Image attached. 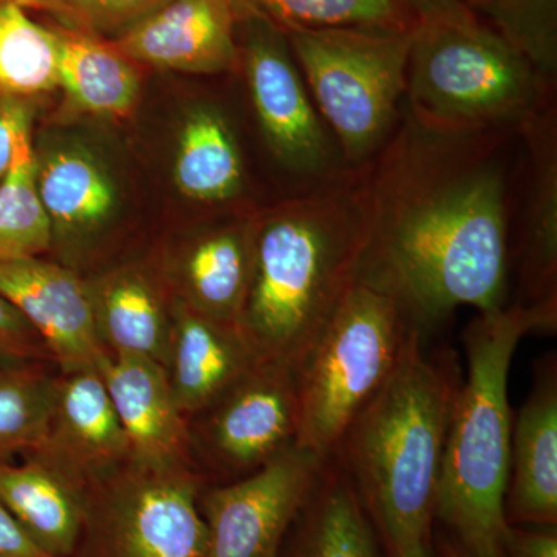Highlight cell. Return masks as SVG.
<instances>
[{"instance_id": "obj_13", "label": "cell", "mask_w": 557, "mask_h": 557, "mask_svg": "<svg viewBox=\"0 0 557 557\" xmlns=\"http://www.w3.org/2000/svg\"><path fill=\"white\" fill-rule=\"evenodd\" d=\"M0 296L39 333L60 372L98 368L102 350L86 277L61 262L0 259Z\"/></svg>"}, {"instance_id": "obj_37", "label": "cell", "mask_w": 557, "mask_h": 557, "mask_svg": "<svg viewBox=\"0 0 557 557\" xmlns=\"http://www.w3.org/2000/svg\"><path fill=\"white\" fill-rule=\"evenodd\" d=\"M440 557H504L498 553V555H478V553L469 552V549L461 547L457 541H454L453 537L445 539L440 545L438 548Z\"/></svg>"}, {"instance_id": "obj_4", "label": "cell", "mask_w": 557, "mask_h": 557, "mask_svg": "<svg viewBox=\"0 0 557 557\" xmlns=\"http://www.w3.org/2000/svg\"><path fill=\"white\" fill-rule=\"evenodd\" d=\"M557 314L507 304L479 313L463 333L467 380H461L443 457L435 520L478 555H498L508 523L504 515L512 412L508 376L528 333L555 332Z\"/></svg>"}, {"instance_id": "obj_31", "label": "cell", "mask_w": 557, "mask_h": 557, "mask_svg": "<svg viewBox=\"0 0 557 557\" xmlns=\"http://www.w3.org/2000/svg\"><path fill=\"white\" fill-rule=\"evenodd\" d=\"M25 10L49 14L62 30L120 38L168 0H14Z\"/></svg>"}, {"instance_id": "obj_20", "label": "cell", "mask_w": 557, "mask_h": 557, "mask_svg": "<svg viewBox=\"0 0 557 557\" xmlns=\"http://www.w3.org/2000/svg\"><path fill=\"white\" fill-rule=\"evenodd\" d=\"M86 284L102 350L152 359L166 369L174 298L157 270L126 263Z\"/></svg>"}, {"instance_id": "obj_35", "label": "cell", "mask_w": 557, "mask_h": 557, "mask_svg": "<svg viewBox=\"0 0 557 557\" xmlns=\"http://www.w3.org/2000/svg\"><path fill=\"white\" fill-rule=\"evenodd\" d=\"M0 557H47L0 504Z\"/></svg>"}, {"instance_id": "obj_6", "label": "cell", "mask_w": 557, "mask_h": 557, "mask_svg": "<svg viewBox=\"0 0 557 557\" xmlns=\"http://www.w3.org/2000/svg\"><path fill=\"white\" fill-rule=\"evenodd\" d=\"M412 324L394 295L355 281L296 369V445L332 456L348 423L391 375Z\"/></svg>"}, {"instance_id": "obj_15", "label": "cell", "mask_w": 557, "mask_h": 557, "mask_svg": "<svg viewBox=\"0 0 557 557\" xmlns=\"http://www.w3.org/2000/svg\"><path fill=\"white\" fill-rule=\"evenodd\" d=\"M527 153V200L518 244L515 304L557 314L556 95L518 127Z\"/></svg>"}, {"instance_id": "obj_22", "label": "cell", "mask_w": 557, "mask_h": 557, "mask_svg": "<svg viewBox=\"0 0 557 557\" xmlns=\"http://www.w3.org/2000/svg\"><path fill=\"white\" fill-rule=\"evenodd\" d=\"M0 504L47 557H73L86 493L33 458L0 461Z\"/></svg>"}, {"instance_id": "obj_23", "label": "cell", "mask_w": 557, "mask_h": 557, "mask_svg": "<svg viewBox=\"0 0 557 557\" xmlns=\"http://www.w3.org/2000/svg\"><path fill=\"white\" fill-rule=\"evenodd\" d=\"M174 180L180 194L201 207L231 208L244 203V153L230 116L218 106H197L183 120Z\"/></svg>"}, {"instance_id": "obj_17", "label": "cell", "mask_w": 557, "mask_h": 557, "mask_svg": "<svg viewBox=\"0 0 557 557\" xmlns=\"http://www.w3.org/2000/svg\"><path fill=\"white\" fill-rule=\"evenodd\" d=\"M98 370L129 443L132 460L157 468H196L188 420L180 412L166 369L152 359L104 351Z\"/></svg>"}, {"instance_id": "obj_18", "label": "cell", "mask_w": 557, "mask_h": 557, "mask_svg": "<svg viewBox=\"0 0 557 557\" xmlns=\"http://www.w3.org/2000/svg\"><path fill=\"white\" fill-rule=\"evenodd\" d=\"M255 219L239 215L185 242L161 270L172 298L205 317L237 324L251 278Z\"/></svg>"}, {"instance_id": "obj_2", "label": "cell", "mask_w": 557, "mask_h": 557, "mask_svg": "<svg viewBox=\"0 0 557 557\" xmlns=\"http://www.w3.org/2000/svg\"><path fill=\"white\" fill-rule=\"evenodd\" d=\"M368 164L256 215L237 325L260 361L298 369L357 281L370 228Z\"/></svg>"}, {"instance_id": "obj_9", "label": "cell", "mask_w": 557, "mask_h": 557, "mask_svg": "<svg viewBox=\"0 0 557 557\" xmlns=\"http://www.w3.org/2000/svg\"><path fill=\"white\" fill-rule=\"evenodd\" d=\"M239 65L263 143L299 193L348 170L327 124L311 100L287 35L259 17H239Z\"/></svg>"}, {"instance_id": "obj_28", "label": "cell", "mask_w": 557, "mask_h": 557, "mask_svg": "<svg viewBox=\"0 0 557 557\" xmlns=\"http://www.w3.org/2000/svg\"><path fill=\"white\" fill-rule=\"evenodd\" d=\"M53 248V228L36 182L32 129L22 132L0 182V259L38 258Z\"/></svg>"}, {"instance_id": "obj_19", "label": "cell", "mask_w": 557, "mask_h": 557, "mask_svg": "<svg viewBox=\"0 0 557 557\" xmlns=\"http://www.w3.org/2000/svg\"><path fill=\"white\" fill-rule=\"evenodd\" d=\"M35 152L36 182L53 228V248L64 258L61 263L76 270L115 215V183L101 161L79 146Z\"/></svg>"}, {"instance_id": "obj_29", "label": "cell", "mask_w": 557, "mask_h": 557, "mask_svg": "<svg viewBox=\"0 0 557 557\" xmlns=\"http://www.w3.org/2000/svg\"><path fill=\"white\" fill-rule=\"evenodd\" d=\"M58 369L49 362L0 366V461L38 448L49 426Z\"/></svg>"}, {"instance_id": "obj_34", "label": "cell", "mask_w": 557, "mask_h": 557, "mask_svg": "<svg viewBox=\"0 0 557 557\" xmlns=\"http://www.w3.org/2000/svg\"><path fill=\"white\" fill-rule=\"evenodd\" d=\"M500 555L504 557H557L556 527L545 530H525L508 525Z\"/></svg>"}, {"instance_id": "obj_21", "label": "cell", "mask_w": 557, "mask_h": 557, "mask_svg": "<svg viewBox=\"0 0 557 557\" xmlns=\"http://www.w3.org/2000/svg\"><path fill=\"white\" fill-rule=\"evenodd\" d=\"M166 373L180 412L196 417L260 361L239 325L174 299Z\"/></svg>"}, {"instance_id": "obj_11", "label": "cell", "mask_w": 557, "mask_h": 557, "mask_svg": "<svg viewBox=\"0 0 557 557\" xmlns=\"http://www.w3.org/2000/svg\"><path fill=\"white\" fill-rule=\"evenodd\" d=\"M327 458L293 445L245 478L205 486L199 502L208 530L203 557H278Z\"/></svg>"}, {"instance_id": "obj_39", "label": "cell", "mask_w": 557, "mask_h": 557, "mask_svg": "<svg viewBox=\"0 0 557 557\" xmlns=\"http://www.w3.org/2000/svg\"><path fill=\"white\" fill-rule=\"evenodd\" d=\"M431 557H440V556H435V553H434V555H432Z\"/></svg>"}, {"instance_id": "obj_16", "label": "cell", "mask_w": 557, "mask_h": 557, "mask_svg": "<svg viewBox=\"0 0 557 557\" xmlns=\"http://www.w3.org/2000/svg\"><path fill=\"white\" fill-rule=\"evenodd\" d=\"M504 515L508 525L557 523V358L537 359L530 394L512 420Z\"/></svg>"}, {"instance_id": "obj_12", "label": "cell", "mask_w": 557, "mask_h": 557, "mask_svg": "<svg viewBox=\"0 0 557 557\" xmlns=\"http://www.w3.org/2000/svg\"><path fill=\"white\" fill-rule=\"evenodd\" d=\"M25 457L84 493L129 463V443L98 368L58 370L49 426L38 448Z\"/></svg>"}, {"instance_id": "obj_32", "label": "cell", "mask_w": 557, "mask_h": 557, "mask_svg": "<svg viewBox=\"0 0 557 557\" xmlns=\"http://www.w3.org/2000/svg\"><path fill=\"white\" fill-rule=\"evenodd\" d=\"M54 364L49 347L10 300L0 296V366Z\"/></svg>"}, {"instance_id": "obj_1", "label": "cell", "mask_w": 557, "mask_h": 557, "mask_svg": "<svg viewBox=\"0 0 557 557\" xmlns=\"http://www.w3.org/2000/svg\"><path fill=\"white\" fill-rule=\"evenodd\" d=\"M426 126L403 106L368 164L370 228L358 277L424 330L461 306H507L508 135Z\"/></svg>"}, {"instance_id": "obj_5", "label": "cell", "mask_w": 557, "mask_h": 557, "mask_svg": "<svg viewBox=\"0 0 557 557\" xmlns=\"http://www.w3.org/2000/svg\"><path fill=\"white\" fill-rule=\"evenodd\" d=\"M556 95V81L465 3L418 17L410 32L405 109L435 129L516 131Z\"/></svg>"}, {"instance_id": "obj_3", "label": "cell", "mask_w": 557, "mask_h": 557, "mask_svg": "<svg viewBox=\"0 0 557 557\" xmlns=\"http://www.w3.org/2000/svg\"><path fill=\"white\" fill-rule=\"evenodd\" d=\"M413 322L383 386L348 423L332 456L354 483L391 557H431L450 413L461 384L456 355L429 350Z\"/></svg>"}, {"instance_id": "obj_14", "label": "cell", "mask_w": 557, "mask_h": 557, "mask_svg": "<svg viewBox=\"0 0 557 557\" xmlns=\"http://www.w3.org/2000/svg\"><path fill=\"white\" fill-rule=\"evenodd\" d=\"M112 46L127 60L190 75L239 67L237 16L231 0H168Z\"/></svg>"}, {"instance_id": "obj_27", "label": "cell", "mask_w": 557, "mask_h": 557, "mask_svg": "<svg viewBox=\"0 0 557 557\" xmlns=\"http://www.w3.org/2000/svg\"><path fill=\"white\" fill-rule=\"evenodd\" d=\"M60 33L42 27L16 2L0 5V94L22 100L60 87Z\"/></svg>"}, {"instance_id": "obj_10", "label": "cell", "mask_w": 557, "mask_h": 557, "mask_svg": "<svg viewBox=\"0 0 557 557\" xmlns=\"http://www.w3.org/2000/svg\"><path fill=\"white\" fill-rule=\"evenodd\" d=\"M188 424L194 465L207 485L258 471L298 443L296 369L256 362Z\"/></svg>"}, {"instance_id": "obj_25", "label": "cell", "mask_w": 557, "mask_h": 557, "mask_svg": "<svg viewBox=\"0 0 557 557\" xmlns=\"http://www.w3.org/2000/svg\"><path fill=\"white\" fill-rule=\"evenodd\" d=\"M60 87L76 109L91 115L124 116L137 104V70L121 51L95 36L60 30Z\"/></svg>"}, {"instance_id": "obj_38", "label": "cell", "mask_w": 557, "mask_h": 557, "mask_svg": "<svg viewBox=\"0 0 557 557\" xmlns=\"http://www.w3.org/2000/svg\"><path fill=\"white\" fill-rule=\"evenodd\" d=\"M14 2V0H0V5H3V3Z\"/></svg>"}, {"instance_id": "obj_36", "label": "cell", "mask_w": 557, "mask_h": 557, "mask_svg": "<svg viewBox=\"0 0 557 557\" xmlns=\"http://www.w3.org/2000/svg\"><path fill=\"white\" fill-rule=\"evenodd\" d=\"M410 13L418 17L429 16V14L438 13V11L453 9V7L465 3V0H403Z\"/></svg>"}, {"instance_id": "obj_7", "label": "cell", "mask_w": 557, "mask_h": 557, "mask_svg": "<svg viewBox=\"0 0 557 557\" xmlns=\"http://www.w3.org/2000/svg\"><path fill=\"white\" fill-rule=\"evenodd\" d=\"M410 32L285 33L311 100L348 168L375 159L397 126L405 106Z\"/></svg>"}, {"instance_id": "obj_33", "label": "cell", "mask_w": 557, "mask_h": 557, "mask_svg": "<svg viewBox=\"0 0 557 557\" xmlns=\"http://www.w3.org/2000/svg\"><path fill=\"white\" fill-rule=\"evenodd\" d=\"M35 109V100L0 94V182L10 170L17 138L32 129Z\"/></svg>"}, {"instance_id": "obj_26", "label": "cell", "mask_w": 557, "mask_h": 557, "mask_svg": "<svg viewBox=\"0 0 557 557\" xmlns=\"http://www.w3.org/2000/svg\"><path fill=\"white\" fill-rule=\"evenodd\" d=\"M237 20L259 17L284 33L325 28L412 30L416 16L403 0H231Z\"/></svg>"}, {"instance_id": "obj_30", "label": "cell", "mask_w": 557, "mask_h": 557, "mask_svg": "<svg viewBox=\"0 0 557 557\" xmlns=\"http://www.w3.org/2000/svg\"><path fill=\"white\" fill-rule=\"evenodd\" d=\"M465 5L541 75L557 79V0H465Z\"/></svg>"}, {"instance_id": "obj_8", "label": "cell", "mask_w": 557, "mask_h": 557, "mask_svg": "<svg viewBox=\"0 0 557 557\" xmlns=\"http://www.w3.org/2000/svg\"><path fill=\"white\" fill-rule=\"evenodd\" d=\"M205 486L197 468L148 467L131 458L87 491L73 557H203Z\"/></svg>"}, {"instance_id": "obj_24", "label": "cell", "mask_w": 557, "mask_h": 557, "mask_svg": "<svg viewBox=\"0 0 557 557\" xmlns=\"http://www.w3.org/2000/svg\"><path fill=\"white\" fill-rule=\"evenodd\" d=\"M299 520L293 557H380L375 528L335 456L325 461Z\"/></svg>"}]
</instances>
